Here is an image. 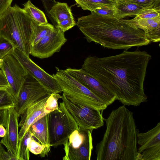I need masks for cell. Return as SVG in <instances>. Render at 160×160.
<instances>
[{
  "mask_svg": "<svg viewBox=\"0 0 160 160\" xmlns=\"http://www.w3.org/2000/svg\"><path fill=\"white\" fill-rule=\"evenodd\" d=\"M18 118L14 107L7 109L5 126L6 133L0 142L9 152L16 158L19 142Z\"/></svg>",
  "mask_w": 160,
  "mask_h": 160,
  "instance_id": "14",
  "label": "cell"
},
{
  "mask_svg": "<svg viewBox=\"0 0 160 160\" xmlns=\"http://www.w3.org/2000/svg\"><path fill=\"white\" fill-rule=\"evenodd\" d=\"M2 146V145H1V143L0 142V150L1 148V147Z\"/></svg>",
  "mask_w": 160,
  "mask_h": 160,
  "instance_id": "40",
  "label": "cell"
},
{
  "mask_svg": "<svg viewBox=\"0 0 160 160\" xmlns=\"http://www.w3.org/2000/svg\"><path fill=\"white\" fill-rule=\"evenodd\" d=\"M66 71L102 99L108 106L116 100V96L96 79L82 68H68Z\"/></svg>",
  "mask_w": 160,
  "mask_h": 160,
  "instance_id": "13",
  "label": "cell"
},
{
  "mask_svg": "<svg viewBox=\"0 0 160 160\" xmlns=\"http://www.w3.org/2000/svg\"><path fill=\"white\" fill-rule=\"evenodd\" d=\"M6 133V129L2 124H0V137L3 138L4 137Z\"/></svg>",
  "mask_w": 160,
  "mask_h": 160,
  "instance_id": "38",
  "label": "cell"
},
{
  "mask_svg": "<svg viewBox=\"0 0 160 160\" xmlns=\"http://www.w3.org/2000/svg\"><path fill=\"white\" fill-rule=\"evenodd\" d=\"M54 27L48 23L45 24L39 25L32 20L30 41V47L38 43Z\"/></svg>",
  "mask_w": 160,
  "mask_h": 160,
  "instance_id": "22",
  "label": "cell"
},
{
  "mask_svg": "<svg viewBox=\"0 0 160 160\" xmlns=\"http://www.w3.org/2000/svg\"><path fill=\"white\" fill-rule=\"evenodd\" d=\"M13 0H0V17L11 6Z\"/></svg>",
  "mask_w": 160,
  "mask_h": 160,
  "instance_id": "34",
  "label": "cell"
},
{
  "mask_svg": "<svg viewBox=\"0 0 160 160\" xmlns=\"http://www.w3.org/2000/svg\"><path fill=\"white\" fill-rule=\"evenodd\" d=\"M67 41L64 32L55 26L38 43L31 47L30 54L40 59L48 58L59 52Z\"/></svg>",
  "mask_w": 160,
  "mask_h": 160,
  "instance_id": "11",
  "label": "cell"
},
{
  "mask_svg": "<svg viewBox=\"0 0 160 160\" xmlns=\"http://www.w3.org/2000/svg\"><path fill=\"white\" fill-rule=\"evenodd\" d=\"M27 71L51 93H61L62 90L55 74L51 75L34 63L25 53L15 48L12 53Z\"/></svg>",
  "mask_w": 160,
  "mask_h": 160,
  "instance_id": "10",
  "label": "cell"
},
{
  "mask_svg": "<svg viewBox=\"0 0 160 160\" xmlns=\"http://www.w3.org/2000/svg\"><path fill=\"white\" fill-rule=\"evenodd\" d=\"M116 2L117 13L115 18L118 19L136 16L147 7L131 0H116Z\"/></svg>",
  "mask_w": 160,
  "mask_h": 160,
  "instance_id": "18",
  "label": "cell"
},
{
  "mask_svg": "<svg viewBox=\"0 0 160 160\" xmlns=\"http://www.w3.org/2000/svg\"><path fill=\"white\" fill-rule=\"evenodd\" d=\"M47 16L51 20L49 15L48 12L51 7L54 5L56 2L55 0H41Z\"/></svg>",
  "mask_w": 160,
  "mask_h": 160,
  "instance_id": "36",
  "label": "cell"
},
{
  "mask_svg": "<svg viewBox=\"0 0 160 160\" xmlns=\"http://www.w3.org/2000/svg\"><path fill=\"white\" fill-rule=\"evenodd\" d=\"M137 137V143L140 146L138 149L139 154L148 148L160 145V122L146 132H139Z\"/></svg>",
  "mask_w": 160,
  "mask_h": 160,
  "instance_id": "16",
  "label": "cell"
},
{
  "mask_svg": "<svg viewBox=\"0 0 160 160\" xmlns=\"http://www.w3.org/2000/svg\"><path fill=\"white\" fill-rule=\"evenodd\" d=\"M51 147L50 145L41 144L33 138L30 140L28 146L29 151L35 155H40L42 158L48 156L51 152Z\"/></svg>",
  "mask_w": 160,
  "mask_h": 160,
  "instance_id": "25",
  "label": "cell"
},
{
  "mask_svg": "<svg viewBox=\"0 0 160 160\" xmlns=\"http://www.w3.org/2000/svg\"><path fill=\"white\" fill-rule=\"evenodd\" d=\"M106 128L96 146L97 160H137V128L133 113L124 105L112 110L104 119Z\"/></svg>",
  "mask_w": 160,
  "mask_h": 160,
  "instance_id": "3",
  "label": "cell"
},
{
  "mask_svg": "<svg viewBox=\"0 0 160 160\" xmlns=\"http://www.w3.org/2000/svg\"></svg>",
  "mask_w": 160,
  "mask_h": 160,
  "instance_id": "41",
  "label": "cell"
},
{
  "mask_svg": "<svg viewBox=\"0 0 160 160\" xmlns=\"http://www.w3.org/2000/svg\"><path fill=\"white\" fill-rule=\"evenodd\" d=\"M15 48L9 40L0 36V59L2 60L6 56L12 53Z\"/></svg>",
  "mask_w": 160,
  "mask_h": 160,
  "instance_id": "28",
  "label": "cell"
},
{
  "mask_svg": "<svg viewBox=\"0 0 160 160\" xmlns=\"http://www.w3.org/2000/svg\"><path fill=\"white\" fill-rule=\"evenodd\" d=\"M61 98L62 96L59 93H52L49 95L44 107V112L46 114L58 108V100Z\"/></svg>",
  "mask_w": 160,
  "mask_h": 160,
  "instance_id": "29",
  "label": "cell"
},
{
  "mask_svg": "<svg viewBox=\"0 0 160 160\" xmlns=\"http://www.w3.org/2000/svg\"><path fill=\"white\" fill-rule=\"evenodd\" d=\"M32 21L23 8L17 4L10 6L0 17V35L29 56Z\"/></svg>",
  "mask_w": 160,
  "mask_h": 160,
  "instance_id": "4",
  "label": "cell"
},
{
  "mask_svg": "<svg viewBox=\"0 0 160 160\" xmlns=\"http://www.w3.org/2000/svg\"><path fill=\"white\" fill-rule=\"evenodd\" d=\"M8 83V90L15 99L17 96L28 71L12 53L2 60L1 69Z\"/></svg>",
  "mask_w": 160,
  "mask_h": 160,
  "instance_id": "12",
  "label": "cell"
},
{
  "mask_svg": "<svg viewBox=\"0 0 160 160\" xmlns=\"http://www.w3.org/2000/svg\"><path fill=\"white\" fill-rule=\"evenodd\" d=\"M51 93L28 72L18 94L14 99V107L18 117L32 104Z\"/></svg>",
  "mask_w": 160,
  "mask_h": 160,
  "instance_id": "9",
  "label": "cell"
},
{
  "mask_svg": "<svg viewBox=\"0 0 160 160\" xmlns=\"http://www.w3.org/2000/svg\"><path fill=\"white\" fill-rule=\"evenodd\" d=\"M9 87L6 77L2 70L0 69V87L8 88Z\"/></svg>",
  "mask_w": 160,
  "mask_h": 160,
  "instance_id": "37",
  "label": "cell"
},
{
  "mask_svg": "<svg viewBox=\"0 0 160 160\" xmlns=\"http://www.w3.org/2000/svg\"><path fill=\"white\" fill-rule=\"evenodd\" d=\"M87 42L114 49H128L148 45L144 31L125 19L103 16L94 12L78 18L76 25Z\"/></svg>",
  "mask_w": 160,
  "mask_h": 160,
  "instance_id": "2",
  "label": "cell"
},
{
  "mask_svg": "<svg viewBox=\"0 0 160 160\" xmlns=\"http://www.w3.org/2000/svg\"><path fill=\"white\" fill-rule=\"evenodd\" d=\"M2 60L0 59V69H1V65H2Z\"/></svg>",
  "mask_w": 160,
  "mask_h": 160,
  "instance_id": "39",
  "label": "cell"
},
{
  "mask_svg": "<svg viewBox=\"0 0 160 160\" xmlns=\"http://www.w3.org/2000/svg\"><path fill=\"white\" fill-rule=\"evenodd\" d=\"M50 95L32 104L20 116L21 118L19 123V126L21 127L18 135L19 141L21 140L33 123L47 114L44 112V107Z\"/></svg>",
  "mask_w": 160,
  "mask_h": 160,
  "instance_id": "15",
  "label": "cell"
},
{
  "mask_svg": "<svg viewBox=\"0 0 160 160\" xmlns=\"http://www.w3.org/2000/svg\"><path fill=\"white\" fill-rule=\"evenodd\" d=\"M7 88L0 87V109L14 107V98Z\"/></svg>",
  "mask_w": 160,
  "mask_h": 160,
  "instance_id": "27",
  "label": "cell"
},
{
  "mask_svg": "<svg viewBox=\"0 0 160 160\" xmlns=\"http://www.w3.org/2000/svg\"><path fill=\"white\" fill-rule=\"evenodd\" d=\"M94 12L102 16L114 17H116L117 13L116 8H98Z\"/></svg>",
  "mask_w": 160,
  "mask_h": 160,
  "instance_id": "32",
  "label": "cell"
},
{
  "mask_svg": "<svg viewBox=\"0 0 160 160\" xmlns=\"http://www.w3.org/2000/svg\"><path fill=\"white\" fill-rule=\"evenodd\" d=\"M48 123L51 146L63 145L78 126L64 102L59 103L58 109L48 114Z\"/></svg>",
  "mask_w": 160,
  "mask_h": 160,
  "instance_id": "6",
  "label": "cell"
},
{
  "mask_svg": "<svg viewBox=\"0 0 160 160\" xmlns=\"http://www.w3.org/2000/svg\"><path fill=\"white\" fill-rule=\"evenodd\" d=\"M78 7L84 10L94 12L98 8H116V0H75Z\"/></svg>",
  "mask_w": 160,
  "mask_h": 160,
  "instance_id": "19",
  "label": "cell"
},
{
  "mask_svg": "<svg viewBox=\"0 0 160 160\" xmlns=\"http://www.w3.org/2000/svg\"><path fill=\"white\" fill-rule=\"evenodd\" d=\"M76 25V23L72 17L62 21L56 26L64 32Z\"/></svg>",
  "mask_w": 160,
  "mask_h": 160,
  "instance_id": "31",
  "label": "cell"
},
{
  "mask_svg": "<svg viewBox=\"0 0 160 160\" xmlns=\"http://www.w3.org/2000/svg\"><path fill=\"white\" fill-rule=\"evenodd\" d=\"M52 21L57 24L62 21L73 17L70 8L66 3L57 2L48 12Z\"/></svg>",
  "mask_w": 160,
  "mask_h": 160,
  "instance_id": "20",
  "label": "cell"
},
{
  "mask_svg": "<svg viewBox=\"0 0 160 160\" xmlns=\"http://www.w3.org/2000/svg\"><path fill=\"white\" fill-rule=\"evenodd\" d=\"M23 6L24 10L31 18L37 24L42 25L48 23L43 12L37 8L30 0L25 3Z\"/></svg>",
  "mask_w": 160,
  "mask_h": 160,
  "instance_id": "23",
  "label": "cell"
},
{
  "mask_svg": "<svg viewBox=\"0 0 160 160\" xmlns=\"http://www.w3.org/2000/svg\"><path fill=\"white\" fill-rule=\"evenodd\" d=\"M17 160L16 157L13 156L8 151H6L2 146L0 150V160Z\"/></svg>",
  "mask_w": 160,
  "mask_h": 160,
  "instance_id": "33",
  "label": "cell"
},
{
  "mask_svg": "<svg viewBox=\"0 0 160 160\" xmlns=\"http://www.w3.org/2000/svg\"><path fill=\"white\" fill-rule=\"evenodd\" d=\"M48 118V114L33 123L28 129L32 136L36 139L38 142L42 145L50 146Z\"/></svg>",
  "mask_w": 160,
  "mask_h": 160,
  "instance_id": "17",
  "label": "cell"
},
{
  "mask_svg": "<svg viewBox=\"0 0 160 160\" xmlns=\"http://www.w3.org/2000/svg\"><path fill=\"white\" fill-rule=\"evenodd\" d=\"M61 99L78 127L93 130L103 125V111L97 110L72 100L63 93Z\"/></svg>",
  "mask_w": 160,
  "mask_h": 160,
  "instance_id": "8",
  "label": "cell"
},
{
  "mask_svg": "<svg viewBox=\"0 0 160 160\" xmlns=\"http://www.w3.org/2000/svg\"><path fill=\"white\" fill-rule=\"evenodd\" d=\"M145 7L154 4L159 5L160 0H131Z\"/></svg>",
  "mask_w": 160,
  "mask_h": 160,
  "instance_id": "35",
  "label": "cell"
},
{
  "mask_svg": "<svg viewBox=\"0 0 160 160\" xmlns=\"http://www.w3.org/2000/svg\"><path fill=\"white\" fill-rule=\"evenodd\" d=\"M135 16L133 19L150 18L160 16V5L154 4L146 7Z\"/></svg>",
  "mask_w": 160,
  "mask_h": 160,
  "instance_id": "26",
  "label": "cell"
},
{
  "mask_svg": "<svg viewBox=\"0 0 160 160\" xmlns=\"http://www.w3.org/2000/svg\"><path fill=\"white\" fill-rule=\"evenodd\" d=\"M151 56L146 51L124 50L103 58L89 56L82 69L114 94L123 105L139 106L147 100L144 82Z\"/></svg>",
  "mask_w": 160,
  "mask_h": 160,
  "instance_id": "1",
  "label": "cell"
},
{
  "mask_svg": "<svg viewBox=\"0 0 160 160\" xmlns=\"http://www.w3.org/2000/svg\"><path fill=\"white\" fill-rule=\"evenodd\" d=\"M127 22L133 24L138 28L143 30L146 36L148 33L160 27V16L147 19L134 20L125 19Z\"/></svg>",
  "mask_w": 160,
  "mask_h": 160,
  "instance_id": "21",
  "label": "cell"
},
{
  "mask_svg": "<svg viewBox=\"0 0 160 160\" xmlns=\"http://www.w3.org/2000/svg\"><path fill=\"white\" fill-rule=\"evenodd\" d=\"M142 153L141 160H160V145L148 148Z\"/></svg>",
  "mask_w": 160,
  "mask_h": 160,
  "instance_id": "30",
  "label": "cell"
},
{
  "mask_svg": "<svg viewBox=\"0 0 160 160\" xmlns=\"http://www.w3.org/2000/svg\"><path fill=\"white\" fill-rule=\"evenodd\" d=\"M55 74L62 92L69 99L93 108L103 111L108 107L100 98L68 73L56 68Z\"/></svg>",
  "mask_w": 160,
  "mask_h": 160,
  "instance_id": "5",
  "label": "cell"
},
{
  "mask_svg": "<svg viewBox=\"0 0 160 160\" xmlns=\"http://www.w3.org/2000/svg\"><path fill=\"white\" fill-rule=\"evenodd\" d=\"M33 138L28 129L21 140L19 141L17 156V160L29 159V151L28 146L30 141Z\"/></svg>",
  "mask_w": 160,
  "mask_h": 160,
  "instance_id": "24",
  "label": "cell"
},
{
  "mask_svg": "<svg viewBox=\"0 0 160 160\" xmlns=\"http://www.w3.org/2000/svg\"><path fill=\"white\" fill-rule=\"evenodd\" d=\"M93 130L78 128L74 131L63 144V160H90L93 147Z\"/></svg>",
  "mask_w": 160,
  "mask_h": 160,
  "instance_id": "7",
  "label": "cell"
}]
</instances>
